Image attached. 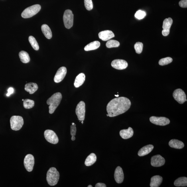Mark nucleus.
<instances>
[{
	"label": "nucleus",
	"mask_w": 187,
	"mask_h": 187,
	"mask_svg": "<svg viewBox=\"0 0 187 187\" xmlns=\"http://www.w3.org/2000/svg\"><path fill=\"white\" fill-rule=\"evenodd\" d=\"M173 20L170 17L166 19L164 21L162 28L163 30L162 31V35L164 36H167L170 33V30L173 24Z\"/></svg>",
	"instance_id": "nucleus-15"
},
{
	"label": "nucleus",
	"mask_w": 187,
	"mask_h": 187,
	"mask_svg": "<svg viewBox=\"0 0 187 187\" xmlns=\"http://www.w3.org/2000/svg\"><path fill=\"white\" fill-rule=\"evenodd\" d=\"M82 124H83V121H82Z\"/></svg>",
	"instance_id": "nucleus-43"
},
{
	"label": "nucleus",
	"mask_w": 187,
	"mask_h": 187,
	"mask_svg": "<svg viewBox=\"0 0 187 187\" xmlns=\"http://www.w3.org/2000/svg\"><path fill=\"white\" fill-rule=\"evenodd\" d=\"M97 160V157L94 153H91L87 157L85 160V164L87 166H89L92 165L94 164L96 162Z\"/></svg>",
	"instance_id": "nucleus-25"
},
{
	"label": "nucleus",
	"mask_w": 187,
	"mask_h": 187,
	"mask_svg": "<svg viewBox=\"0 0 187 187\" xmlns=\"http://www.w3.org/2000/svg\"><path fill=\"white\" fill-rule=\"evenodd\" d=\"M41 30L43 33L48 39H50L52 37V33L50 28L46 24H44L42 25Z\"/></svg>",
	"instance_id": "nucleus-24"
},
{
	"label": "nucleus",
	"mask_w": 187,
	"mask_h": 187,
	"mask_svg": "<svg viewBox=\"0 0 187 187\" xmlns=\"http://www.w3.org/2000/svg\"><path fill=\"white\" fill-rule=\"evenodd\" d=\"M95 187H107L106 185L103 183H99L95 185Z\"/></svg>",
	"instance_id": "nucleus-39"
},
{
	"label": "nucleus",
	"mask_w": 187,
	"mask_h": 187,
	"mask_svg": "<svg viewBox=\"0 0 187 187\" xmlns=\"http://www.w3.org/2000/svg\"><path fill=\"white\" fill-rule=\"evenodd\" d=\"M85 104L84 101H80L76 109V113L79 120L84 121L85 115Z\"/></svg>",
	"instance_id": "nucleus-9"
},
{
	"label": "nucleus",
	"mask_w": 187,
	"mask_h": 187,
	"mask_svg": "<svg viewBox=\"0 0 187 187\" xmlns=\"http://www.w3.org/2000/svg\"><path fill=\"white\" fill-rule=\"evenodd\" d=\"M76 125L74 123H72V125L70 126V134L72 136H75L76 135Z\"/></svg>",
	"instance_id": "nucleus-36"
},
{
	"label": "nucleus",
	"mask_w": 187,
	"mask_h": 187,
	"mask_svg": "<svg viewBox=\"0 0 187 187\" xmlns=\"http://www.w3.org/2000/svg\"><path fill=\"white\" fill-rule=\"evenodd\" d=\"M24 99H22V101H24Z\"/></svg>",
	"instance_id": "nucleus-45"
},
{
	"label": "nucleus",
	"mask_w": 187,
	"mask_h": 187,
	"mask_svg": "<svg viewBox=\"0 0 187 187\" xmlns=\"http://www.w3.org/2000/svg\"><path fill=\"white\" fill-rule=\"evenodd\" d=\"M162 181V177L159 175H156L152 177L150 183L151 187H158L161 184Z\"/></svg>",
	"instance_id": "nucleus-20"
},
{
	"label": "nucleus",
	"mask_w": 187,
	"mask_h": 187,
	"mask_svg": "<svg viewBox=\"0 0 187 187\" xmlns=\"http://www.w3.org/2000/svg\"><path fill=\"white\" fill-rule=\"evenodd\" d=\"M85 80V75L84 73H80L75 79L74 85L76 88H78L84 84Z\"/></svg>",
	"instance_id": "nucleus-23"
},
{
	"label": "nucleus",
	"mask_w": 187,
	"mask_h": 187,
	"mask_svg": "<svg viewBox=\"0 0 187 187\" xmlns=\"http://www.w3.org/2000/svg\"><path fill=\"white\" fill-rule=\"evenodd\" d=\"M136 52L138 54H140L143 51V44L142 43L137 42L134 46Z\"/></svg>",
	"instance_id": "nucleus-33"
},
{
	"label": "nucleus",
	"mask_w": 187,
	"mask_h": 187,
	"mask_svg": "<svg viewBox=\"0 0 187 187\" xmlns=\"http://www.w3.org/2000/svg\"><path fill=\"white\" fill-rule=\"evenodd\" d=\"M130 101L124 97L113 99L108 104L107 110L109 117H113L122 114L130 109Z\"/></svg>",
	"instance_id": "nucleus-1"
},
{
	"label": "nucleus",
	"mask_w": 187,
	"mask_h": 187,
	"mask_svg": "<svg viewBox=\"0 0 187 187\" xmlns=\"http://www.w3.org/2000/svg\"><path fill=\"white\" fill-rule=\"evenodd\" d=\"M173 96L174 99L180 104H182L187 101L186 94L182 89L179 88L175 90L173 93Z\"/></svg>",
	"instance_id": "nucleus-8"
},
{
	"label": "nucleus",
	"mask_w": 187,
	"mask_h": 187,
	"mask_svg": "<svg viewBox=\"0 0 187 187\" xmlns=\"http://www.w3.org/2000/svg\"><path fill=\"white\" fill-rule=\"evenodd\" d=\"M28 40L32 48L38 51L39 49V46L35 38L32 36H30L28 38Z\"/></svg>",
	"instance_id": "nucleus-29"
},
{
	"label": "nucleus",
	"mask_w": 187,
	"mask_h": 187,
	"mask_svg": "<svg viewBox=\"0 0 187 187\" xmlns=\"http://www.w3.org/2000/svg\"><path fill=\"white\" fill-rule=\"evenodd\" d=\"M175 186L177 187H185L187 186V178L185 177L177 179L174 182Z\"/></svg>",
	"instance_id": "nucleus-27"
},
{
	"label": "nucleus",
	"mask_w": 187,
	"mask_h": 187,
	"mask_svg": "<svg viewBox=\"0 0 187 187\" xmlns=\"http://www.w3.org/2000/svg\"><path fill=\"white\" fill-rule=\"evenodd\" d=\"M85 8L88 11H91L93 9V5L92 0H84Z\"/></svg>",
	"instance_id": "nucleus-35"
},
{
	"label": "nucleus",
	"mask_w": 187,
	"mask_h": 187,
	"mask_svg": "<svg viewBox=\"0 0 187 187\" xmlns=\"http://www.w3.org/2000/svg\"><path fill=\"white\" fill-rule=\"evenodd\" d=\"M14 89L12 87H10L8 89V93L7 95V96H9L10 95L13 94L14 92Z\"/></svg>",
	"instance_id": "nucleus-38"
},
{
	"label": "nucleus",
	"mask_w": 187,
	"mask_h": 187,
	"mask_svg": "<svg viewBox=\"0 0 187 187\" xmlns=\"http://www.w3.org/2000/svg\"><path fill=\"white\" fill-rule=\"evenodd\" d=\"M67 69L65 67H61L57 71L54 77V82L56 83H60L64 80L67 74Z\"/></svg>",
	"instance_id": "nucleus-12"
},
{
	"label": "nucleus",
	"mask_w": 187,
	"mask_h": 187,
	"mask_svg": "<svg viewBox=\"0 0 187 187\" xmlns=\"http://www.w3.org/2000/svg\"><path fill=\"white\" fill-rule=\"evenodd\" d=\"M100 46V43L99 41H94L87 44L84 48L86 51L95 50L97 49Z\"/></svg>",
	"instance_id": "nucleus-26"
},
{
	"label": "nucleus",
	"mask_w": 187,
	"mask_h": 187,
	"mask_svg": "<svg viewBox=\"0 0 187 187\" xmlns=\"http://www.w3.org/2000/svg\"><path fill=\"white\" fill-rule=\"evenodd\" d=\"M133 130L131 127H129L127 129L121 130L120 132V135L123 139H127L133 137Z\"/></svg>",
	"instance_id": "nucleus-18"
},
{
	"label": "nucleus",
	"mask_w": 187,
	"mask_h": 187,
	"mask_svg": "<svg viewBox=\"0 0 187 187\" xmlns=\"http://www.w3.org/2000/svg\"><path fill=\"white\" fill-rule=\"evenodd\" d=\"M59 177V173L55 167L50 168L46 174L47 181L50 186H54L57 184Z\"/></svg>",
	"instance_id": "nucleus-3"
},
{
	"label": "nucleus",
	"mask_w": 187,
	"mask_h": 187,
	"mask_svg": "<svg viewBox=\"0 0 187 187\" xmlns=\"http://www.w3.org/2000/svg\"><path fill=\"white\" fill-rule=\"evenodd\" d=\"M169 145L171 147L177 149H181L184 147V144L181 141L177 139L170 140L169 143Z\"/></svg>",
	"instance_id": "nucleus-22"
},
{
	"label": "nucleus",
	"mask_w": 187,
	"mask_h": 187,
	"mask_svg": "<svg viewBox=\"0 0 187 187\" xmlns=\"http://www.w3.org/2000/svg\"><path fill=\"white\" fill-rule=\"evenodd\" d=\"M173 59L170 57L162 58L160 59L159 64L160 66H165L170 63L172 62Z\"/></svg>",
	"instance_id": "nucleus-32"
},
{
	"label": "nucleus",
	"mask_w": 187,
	"mask_h": 187,
	"mask_svg": "<svg viewBox=\"0 0 187 187\" xmlns=\"http://www.w3.org/2000/svg\"><path fill=\"white\" fill-rule=\"evenodd\" d=\"M41 9V6L36 4L26 8L22 12L21 16L24 19L29 18L33 17L37 14Z\"/></svg>",
	"instance_id": "nucleus-4"
},
{
	"label": "nucleus",
	"mask_w": 187,
	"mask_h": 187,
	"mask_svg": "<svg viewBox=\"0 0 187 187\" xmlns=\"http://www.w3.org/2000/svg\"><path fill=\"white\" fill-rule=\"evenodd\" d=\"M38 89V85L35 83H29L25 85V90L30 94H33Z\"/></svg>",
	"instance_id": "nucleus-21"
},
{
	"label": "nucleus",
	"mask_w": 187,
	"mask_h": 187,
	"mask_svg": "<svg viewBox=\"0 0 187 187\" xmlns=\"http://www.w3.org/2000/svg\"><path fill=\"white\" fill-rule=\"evenodd\" d=\"M111 66L113 68L118 70H123L126 68L128 66L126 61L122 59H115L111 63Z\"/></svg>",
	"instance_id": "nucleus-14"
},
{
	"label": "nucleus",
	"mask_w": 187,
	"mask_h": 187,
	"mask_svg": "<svg viewBox=\"0 0 187 187\" xmlns=\"http://www.w3.org/2000/svg\"><path fill=\"white\" fill-rule=\"evenodd\" d=\"M150 121L152 123L156 125L165 126L169 124L170 120L164 117L152 116L150 118Z\"/></svg>",
	"instance_id": "nucleus-10"
},
{
	"label": "nucleus",
	"mask_w": 187,
	"mask_h": 187,
	"mask_svg": "<svg viewBox=\"0 0 187 187\" xmlns=\"http://www.w3.org/2000/svg\"><path fill=\"white\" fill-rule=\"evenodd\" d=\"M165 162V159L159 154L152 156L151 158V165L155 167H159L164 165Z\"/></svg>",
	"instance_id": "nucleus-13"
},
{
	"label": "nucleus",
	"mask_w": 187,
	"mask_h": 187,
	"mask_svg": "<svg viewBox=\"0 0 187 187\" xmlns=\"http://www.w3.org/2000/svg\"><path fill=\"white\" fill-rule=\"evenodd\" d=\"M154 148L152 145H149L144 146L140 149L138 152V155L139 156H144L147 155L151 152Z\"/></svg>",
	"instance_id": "nucleus-19"
},
{
	"label": "nucleus",
	"mask_w": 187,
	"mask_h": 187,
	"mask_svg": "<svg viewBox=\"0 0 187 187\" xmlns=\"http://www.w3.org/2000/svg\"><path fill=\"white\" fill-rule=\"evenodd\" d=\"M146 14L145 11L139 10L136 12L135 15V17L139 20L144 19L146 17Z\"/></svg>",
	"instance_id": "nucleus-34"
},
{
	"label": "nucleus",
	"mask_w": 187,
	"mask_h": 187,
	"mask_svg": "<svg viewBox=\"0 0 187 187\" xmlns=\"http://www.w3.org/2000/svg\"><path fill=\"white\" fill-rule=\"evenodd\" d=\"M180 7L182 8L187 7V0H182L179 3Z\"/></svg>",
	"instance_id": "nucleus-37"
},
{
	"label": "nucleus",
	"mask_w": 187,
	"mask_h": 187,
	"mask_svg": "<svg viewBox=\"0 0 187 187\" xmlns=\"http://www.w3.org/2000/svg\"><path fill=\"white\" fill-rule=\"evenodd\" d=\"M115 96H116V97H117L119 96V95H115Z\"/></svg>",
	"instance_id": "nucleus-42"
},
{
	"label": "nucleus",
	"mask_w": 187,
	"mask_h": 187,
	"mask_svg": "<svg viewBox=\"0 0 187 187\" xmlns=\"http://www.w3.org/2000/svg\"><path fill=\"white\" fill-rule=\"evenodd\" d=\"M62 99V94L58 92L54 94L47 101V104L49 105V113L50 114L53 113L57 107L60 104Z\"/></svg>",
	"instance_id": "nucleus-2"
},
{
	"label": "nucleus",
	"mask_w": 187,
	"mask_h": 187,
	"mask_svg": "<svg viewBox=\"0 0 187 187\" xmlns=\"http://www.w3.org/2000/svg\"><path fill=\"white\" fill-rule=\"evenodd\" d=\"M120 43L119 41L115 40H110L108 41L106 44L107 48L118 47L120 46Z\"/></svg>",
	"instance_id": "nucleus-30"
},
{
	"label": "nucleus",
	"mask_w": 187,
	"mask_h": 187,
	"mask_svg": "<svg viewBox=\"0 0 187 187\" xmlns=\"http://www.w3.org/2000/svg\"><path fill=\"white\" fill-rule=\"evenodd\" d=\"M88 187H92V186H91V185H89L88 186H87Z\"/></svg>",
	"instance_id": "nucleus-41"
},
{
	"label": "nucleus",
	"mask_w": 187,
	"mask_h": 187,
	"mask_svg": "<svg viewBox=\"0 0 187 187\" xmlns=\"http://www.w3.org/2000/svg\"><path fill=\"white\" fill-rule=\"evenodd\" d=\"M19 56L20 60L23 63L26 64L30 62V56L27 52L22 51L20 52Z\"/></svg>",
	"instance_id": "nucleus-28"
},
{
	"label": "nucleus",
	"mask_w": 187,
	"mask_h": 187,
	"mask_svg": "<svg viewBox=\"0 0 187 187\" xmlns=\"http://www.w3.org/2000/svg\"><path fill=\"white\" fill-rule=\"evenodd\" d=\"M99 38L103 41H107L115 37L113 32L110 30H105L101 31L99 34Z\"/></svg>",
	"instance_id": "nucleus-16"
},
{
	"label": "nucleus",
	"mask_w": 187,
	"mask_h": 187,
	"mask_svg": "<svg viewBox=\"0 0 187 187\" xmlns=\"http://www.w3.org/2000/svg\"><path fill=\"white\" fill-rule=\"evenodd\" d=\"M107 116L109 117V115H108L107 114Z\"/></svg>",
	"instance_id": "nucleus-44"
},
{
	"label": "nucleus",
	"mask_w": 187,
	"mask_h": 187,
	"mask_svg": "<svg viewBox=\"0 0 187 187\" xmlns=\"http://www.w3.org/2000/svg\"><path fill=\"white\" fill-rule=\"evenodd\" d=\"M34 106V101L30 99H26L24 100L23 106L26 109L32 108Z\"/></svg>",
	"instance_id": "nucleus-31"
},
{
	"label": "nucleus",
	"mask_w": 187,
	"mask_h": 187,
	"mask_svg": "<svg viewBox=\"0 0 187 187\" xmlns=\"http://www.w3.org/2000/svg\"><path fill=\"white\" fill-rule=\"evenodd\" d=\"M75 139H76V138H75V136H72V137L71 138V139H72V141H74Z\"/></svg>",
	"instance_id": "nucleus-40"
},
{
	"label": "nucleus",
	"mask_w": 187,
	"mask_h": 187,
	"mask_svg": "<svg viewBox=\"0 0 187 187\" xmlns=\"http://www.w3.org/2000/svg\"><path fill=\"white\" fill-rule=\"evenodd\" d=\"M44 136L47 141L50 143L56 144L58 143L59 139L57 136L52 130H46L44 131Z\"/></svg>",
	"instance_id": "nucleus-7"
},
{
	"label": "nucleus",
	"mask_w": 187,
	"mask_h": 187,
	"mask_svg": "<svg viewBox=\"0 0 187 187\" xmlns=\"http://www.w3.org/2000/svg\"><path fill=\"white\" fill-rule=\"evenodd\" d=\"M115 179L116 182L120 184L122 183L124 179V175L122 169L120 166L116 168L114 174Z\"/></svg>",
	"instance_id": "nucleus-17"
},
{
	"label": "nucleus",
	"mask_w": 187,
	"mask_h": 187,
	"mask_svg": "<svg viewBox=\"0 0 187 187\" xmlns=\"http://www.w3.org/2000/svg\"><path fill=\"white\" fill-rule=\"evenodd\" d=\"M24 166L28 172H30L33 170L34 164V158L31 154H28L24 158Z\"/></svg>",
	"instance_id": "nucleus-11"
},
{
	"label": "nucleus",
	"mask_w": 187,
	"mask_h": 187,
	"mask_svg": "<svg viewBox=\"0 0 187 187\" xmlns=\"http://www.w3.org/2000/svg\"><path fill=\"white\" fill-rule=\"evenodd\" d=\"M10 124L11 128L13 130H19L24 124L23 117L20 116H13L10 119Z\"/></svg>",
	"instance_id": "nucleus-5"
},
{
	"label": "nucleus",
	"mask_w": 187,
	"mask_h": 187,
	"mask_svg": "<svg viewBox=\"0 0 187 187\" xmlns=\"http://www.w3.org/2000/svg\"><path fill=\"white\" fill-rule=\"evenodd\" d=\"M63 20L66 28L67 29H70L72 27L74 23V14L71 10L67 9L65 12Z\"/></svg>",
	"instance_id": "nucleus-6"
}]
</instances>
